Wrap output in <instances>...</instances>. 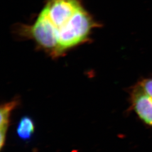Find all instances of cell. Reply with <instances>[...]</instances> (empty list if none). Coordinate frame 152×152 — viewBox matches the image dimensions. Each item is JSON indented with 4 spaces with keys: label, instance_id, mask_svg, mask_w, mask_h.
Segmentation results:
<instances>
[{
    "label": "cell",
    "instance_id": "6da1fadb",
    "mask_svg": "<svg viewBox=\"0 0 152 152\" xmlns=\"http://www.w3.org/2000/svg\"><path fill=\"white\" fill-rule=\"evenodd\" d=\"M98 26L80 0H49L32 24L19 28V34L56 58L85 43Z\"/></svg>",
    "mask_w": 152,
    "mask_h": 152
},
{
    "label": "cell",
    "instance_id": "7a4b0ae2",
    "mask_svg": "<svg viewBox=\"0 0 152 152\" xmlns=\"http://www.w3.org/2000/svg\"><path fill=\"white\" fill-rule=\"evenodd\" d=\"M131 110L146 125L152 127V96L136 83L130 91Z\"/></svg>",
    "mask_w": 152,
    "mask_h": 152
},
{
    "label": "cell",
    "instance_id": "3957f363",
    "mask_svg": "<svg viewBox=\"0 0 152 152\" xmlns=\"http://www.w3.org/2000/svg\"><path fill=\"white\" fill-rule=\"evenodd\" d=\"M20 104L18 98L6 102L1 105L0 108V149L2 151L5 145L6 135L9 127L11 112Z\"/></svg>",
    "mask_w": 152,
    "mask_h": 152
},
{
    "label": "cell",
    "instance_id": "277c9868",
    "mask_svg": "<svg viewBox=\"0 0 152 152\" xmlns=\"http://www.w3.org/2000/svg\"><path fill=\"white\" fill-rule=\"evenodd\" d=\"M35 131V124L33 120L28 116H24L20 120L17 127L16 134L23 141L29 140Z\"/></svg>",
    "mask_w": 152,
    "mask_h": 152
}]
</instances>
